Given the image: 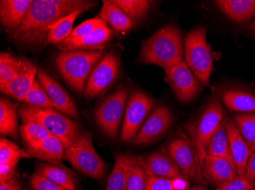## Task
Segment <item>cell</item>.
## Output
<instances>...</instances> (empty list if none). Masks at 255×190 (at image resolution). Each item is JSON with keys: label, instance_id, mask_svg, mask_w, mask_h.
<instances>
[{"label": "cell", "instance_id": "6da1fadb", "mask_svg": "<svg viewBox=\"0 0 255 190\" xmlns=\"http://www.w3.org/2000/svg\"><path fill=\"white\" fill-rule=\"evenodd\" d=\"M96 5L97 2L85 0H33L21 25L10 33L21 44L44 47L48 44V32L56 22L74 11H86Z\"/></svg>", "mask_w": 255, "mask_h": 190}, {"label": "cell", "instance_id": "7a4b0ae2", "mask_svg": "<svg viewBox=\"0 0 255 190\" xmlns=\"http://www.w3.org/2000/svg\"><path fill=\"white\" fill-rule=\"evenodd\" d=\"M184 44L181 31L176 25L160 28L143 41L139 60L143 63L159 65L164 69L184 60Z\"/></svg>", "mask_w": 255, "mask_h": 190}, {"label": "cell", "instance_id": "3957f363", "mask_svg": "<svg viewBox=\"0 0 255 190\" xmlns=\"http://www.w3.org/2000/svg\"><path fill=\"white\" fill-rule=\"evenodd\" d=\"M105 56L102 50L62 51L55 57V65L67 85L77 93L86 88L93 70Z\"/></svg>", "mask_w": 255, "mask_h": 190}, {"label": "cell", "instance_id": "277c9868", "mask_svg": "<svg viewBox=\"0 0 255 190\" xmlns=\"http://www.w3.org/2000/svg\"><path fill=\"white\" fill-rule=\"evenodd\" d=\"M18 113L22 122L35 121L44 126L51 135L61 140L65 150L82 133L77 123L54 108H37L28 104L21 106Z\"/></svg>", "mask_w": 255, "mask_h": 190}, {"label": "cell", "instance_id": "5b68a950", "mask_svg": "<svg viewBox=\"0 0 255 190\" xmlns=\"http://www.w3.org/2000/svg\"><path fill=\"white\" fill-rule=\"evenodd\" d=\"M206 26L192 29L185 38L184 60L202 85H210L213 71V56L206 39Z\"/></svg>", "mask_w": 255, "mask_h": 190}, {"label": "cell", "instance_id": "8992f818", "mask_svg": "<svg viewBox=\"0 0 255 190\" xmlns=\"http://www.w3.org/2000/svg\"><path fill=\"white\" fill-rule=\"evenodd\" d=\"M64 159L75 169L95 180H101L105 174L106 166L94 148L91 134H80L77 141L65 150Z\"/></svg>", "mask_w": 255, "mask_h": 190}, {"label": "cell", "instance_id": "52a82bcc", "mask_svg": "<svg viewBox=\"0 0 255 190\" xmlns=\"http://www.w3.org/2000/svg\"><path fill=\"white\" fill-rule=\"evenodd\" d=\"M167 151L187 179L193 180L200 184H206L202 174L203 160L190 137L180 132L169 141Z\"/></svg>", "mask_w": 255, "mask_h": 190}, {"label": "cell", "instance_id": "ba28073f", "mask_svg": "<svg viewBox=\"0 0 255 190\" xmlns=\"http://www.w3.org/2000/svg\"><path fill=\"white\" fill-rule=\"evenodd\" d=\"M226 112L216 95L209 101L198 120L193 125L189 126L190 138L194 141L200 158L204 161L206 147L218 127L224 121Z\"/></svg>", "mask_w": 255, "mask_h": 190}, {"label": "cell", "instance_id": "9c48e42d", "mask_svg": "<svg viewBox=\"0 0 255 190\" xmlns=\"http://www.w3.org/2000/svg\"><path fill=\"white\" fill-rule=\"evenodd\" d=\"M130 90L129 86L120 87L104 98L96 111L97 125L102 132L110 138H116L118 135Z\"/></svg>", "mask_w": 255, "mask_h": 190}, {"label": "cell", "instance_id": "30bf717a", "mask_svg": "<svg viewBox=\"0 0 255 190\" xmlns=\"http://www.w3.org/2000/svg\"><path fill=\"white\" fill-rule=\"evenodd\" d=\"M120 73V63L117 54H106L93 70L84 90V97L92 99L101 96L114 85Z\"/></svg>", "mask_w": 255, "mask_h": 190}, {"label": "cell", "instance_id": "8fae6325", "mask_svg": "<svg viewBox=\"0 0 255 190\" xmlns=\"http://www.w3.org/2000/svg\"><path fill=\"white\" fill-rule=\"evenodd\" d=\"M153 106L154 100L145 93L134 91L130 94L126 104L120 141L123 142L133 141Z\"/></svg>", "mask_w": 255, "mask_h": 190}, {"label": "cell", "instance_id": "7c38bea8", "mask_svg": "<svg viewBox=\"0 0 255 190\" xmlns=\"http://www.w3.org/2000/svg\"><path fill=\"white\" fill-rule=\"evenodd\" d=\"M169 85L182 102H189L196 98L202 84L183 60L180 63L164 69Z\"/></svg>", "mask_w": 255, "mask_h": 190}, {"label": "cell", "instance_id": "4fadbf2b", "mask_svg": "<svg viewBox=\"0 0 255 190\" xmlns=\"http://www.w3.org/2000/svg\"><path fill=\"white\" fill-rule=\"evenodd\" d=\"M173 122L170 110L164 105H159L147 119L141 129L133 139V144L144 145L164 135Z\"/></svg>", "mask_w": 255, "mask_h": 190}, {"label": "cell", "instance_id": "5bb4252c", "mask_svg": "<svg viewBox=\"0 0 255 190\" xmlns=\"http://www.w3.org/2000/svg\"><path fill=\"white\" fill-rule=\"evenodd\" d=\"M37 78L48 93L50 99L54 104L56 109L67 114L69 117L79 119L77 106L67 91L50 75L44 68H39Z\"/></svg>", "mask_w": 255, "mask_h": 190}, {"label": "cell", "instance_id": "9a60e30c", "mask_svg": "<svg viewBox=\"0 0 255 190\" xmlns=\"http://www.w3.org/2000/svg\"><path fill=\"white\" fill-rule=\"evenodd\" d=\"M113 31L108 25L101 27L95 31L84 34L82 36L68 37L62 42L55 45L61 51H76V50H103L107 47L113 37Z\"/></svg>", "mask_w": 255, "mask_h": 190}, {"label": "cell", "instance_id": "2e32d148", "mask_svg": "<svg viewBox=\"0 0 255 190\" xmlns=\"http://www.w3.org/2000/svg\"><path fill=\"white\" fill-rule=\"evenodd\" d=\"M138 157L149 176L165 177L168 179H187L182 174L167 149L154 151L147 157Z\"/></svg>", "mask_w": 255, "mask_h": 190}, {"label": "cell", "instance_id": "e0dca14e", "mask_svg": "<svg viewBox=\"0 0 255 190\" xmlns=\"http://www.w3.org/2000/svg\"><path fill=\"white\" fill-rule=\"evenodd\" d=\"M216 93L229 111L255 113V94L249 90L229 85L218 87Z\"/></svg>", "mask_w": 255, "mask_h": 190}, {"label": "cell", "instance_id": "ac0fdd59", "mask_svg": "<svg viewBox=\"0 0 255 190\" xmlns=\"http://www.w3.org/2000/svg\"><path fill=\"white\" fill-rule=\"evenodd\" d=\"M202 174L210 184L219 186L233 181L238 175L237 169L226 158L206 155Z\"/></svg>", "mask_w": 255, "mask_h": 190}, {"label": "cell", "instance_id": "d6986e66", "mask_svg": "<svg viewBox=\"0 0 255 190\" xmlns=\"http://www.w3.org/2000/svg\"><path fill=\"white\" fill-rule=\"evenodd\" d=\"M224 122L230 145L231 152L236 164L238 174L246 175L248 160L252 153L250 148L246 140L241 135L239 128L236 127L233 119L226 117Z\"/></svg>", "mask_w": 255, "mask_h": 190}, {"label": "cell", "instance_id": "ffe728a7", "mask_svg": "<svg viewBox=\"0 0 255 190\" xmlns=\"http://www.w3.org/2000/svg\"><path fill=\"white\" fill-rule=\"evenodd\" d=\"M26 151L31 157L47 161L52 165L61 166L65 148L61 140L51 135L35 145H27Z\"/></svg>", "mask_w": 255, "mask_h": 190}, {"label": "cell", "instance_id": "44dd1931", "mask_svg": "<svg viewBox=\"0 0 255 190\" xmlns=\"http://www.w3.org/2000/svg\"><path fill=\"white\" fill-rule=\"evenodd\" d=\"M32 2V0H1V24L10 31L16 29L28 13Z\"/></svg>", "mask_w": 255, "mask_h": 190}, {"label": "cell", "instance_id": "7402d4cb", "mask_svg": "<svg viewBox=\"0 0 255 190\" xmlns=\"http://www.w3.org/2000/svg\"><path fill=\"white\" fill-rule=\"evenodd\" d=\"M38 71L36 65L28 60L21 73L6 85L0 87L1 91L15 99L23 101L32 87Z\"/></svg>", "mask_w": 255, "mask_h": 190}, {"label": "cell", "instance_id": "603a6c76", "mask_svg": "<svg viewBox=\"0 0 255 190\" xmlns=\"http://www.w3.org/2000/svg\"><path fill=\"white\" fill-rule=\"evenodd\" d=\"M216 3L226 16L236 22H246L255 15V0H219Z\"/></svg>", "mask_w": 255, "mask_h": 190}, {"label": "cell", "instance_id": "cb8c5ba5", "mask_svg": "<svg viewBox=\"0 0 255 190\" xmlns=\"http://www.w3.org/2000/svg\"><path fill=\"white\" fill-rule=\"evenodd\" d=\"M115 158L114 168L105 190H126L128 174L136 156L130 154H119Z\"/></svg>", "mask_w": 255, "mask_h": 190}, {"label": "cell", "instance_id": "d4e9b609", "mask_svg": "<svg viewBox=\"0 0 255 190\" xmlns=\"http://www.w3.org/2000/svg\"><path fill=\"white\" fill-rule=\"evenodd\" d=\"M98 16L109 23L117 31H129L134 26V20L115 5L112 0H103V6Z\"/></svg>", "mask_w": 255, "mask_h": 190}, {"label": "cell", "instance_id": "484cf974", "mask_svg": "<svg viewBox=\"0 0 255 190\" xmlns=\"http://www.w3.org/2000/svg\"><path fill=\"white\" fill-rule=\"evenodd\" d=\"M206 155L223 158L230 161L236 168V164L233 160V154L231 152L230 145L226 131L224 121L218 127L216 132L210 138L206 147Z\"/></svg>", "mask_w": 255, "mask_h": 190}, {"label": "cell", "instance_id": "4316f807", "mask_svg": "<svg viewBox=\"0 0 255 190\" xmlns=\"http://www.w3.org/2000/svg\"><path fill=\"white\" fill-rule=\"evenodd\" d=\"M18 105L6 98L0 100V132L18 139Z\"/></svg>", "mask_w": 255, "mask_h": 190}, {"label": "cell", "instance_id": "83f0119b", "mask_svg": "<svg viewBox=\"0 0 255 190\" xmlns=\"http://www.w3.org/2000/svg\"><path fill=\"white\" fill-rule=\"evenodd\" d=\"M36 172L66 190H77L75 178L63 166L41 164L37 167Z\"/></svg>", "mask_w": 255, "mask_h": 190}, {"label": "cell", "instance_id": "f1b7e54d", "mask_svg": "<svg viewBox=\"0 0 255 190\" xmlns=\"http://www.w3.org/2000/svg\"><path fill=\"white\" fill-rule=\"evenodd\" d=\"M28 60L19 58L7 52L0 54V87L18 76L25 68Z\"/></svg>", "mask_w": 255, "mask_h": 190}, {"label": "cell", "instance_id": "f546056e", "mask_svg": "<svg viewBox=\"0 0 255 190\" xmlns=\"http://www.w3.org/2000/svg\"><path fill=\"white\" fill-rule=\"evenodd\" d=\"M83 12L85 11L83 10L74 11L56 22L48 32V44L57 45L68 38L72 32L73 25L76 18Z\"/></svg>", "mask_w": 255, "mask_h": 190}, {"label": "cell", "instance_id": "4dcf8cb0", "mask_svg": "<svg viewBox=\"0 0 255 190\" xmlns=\"http://www.w3.org/2000/svg\"><path fill=\"white\" fill-rule=\"evenodd\" d=\"M131 19L141 20L148 13L154 2L149 0H112Z\"/></svg>", "mask_w": 255, "mask_h": 190}, {"label": "cell", "instance_id": "1f68e13d", "mask_svg": "<svg viewBox=\"0 0 255 190\" xmlns=\"http://www.w3.org/2000/svg\"><path fill=\"white\" fill-rule=\"evenodd\" d=\"M251 152L255 151V113H240L233 119Z\"/></svg>", "mask_w": 255, "mask_h": 190}, {"label": "cell", "instance_id": "d6a6232c", "mask_svg": "<svg viewBox=\"0 0 255 190\" xmlns=\"http://www.w3.org/2000/svg\"><path fill=\"white\" fill-rule=\"evenodd\" d=\"M21 138L25 145H33L51 136V134L44 126L35 121H23L19 128Z\"/></svg>", "mask_w": 255, "mask_h": 190}, {"label": "cell", "instance_id": "836d02e7", "mask_svg": "<svg viewBox=\"0 0 255 190\" xmlns=\"http://www.w3.org/2000/svg\"><path fill=\"white\" fill-rule=\"evenodd\" d=\"M149 177L139 157L136 156L128 174L126 190H145Z\"/></svg>", "mask_w": 255, "mask_h": 190}, {"label": "cell", "instance_id": "e575fe53", "mask_svg": "<svg viewBox=\"0 0 255 190\" xmlns=\"http://www.w3.org/2000/svg\"><path fill=\"white\" fill-rule=\"evenodd\" d=\"M31 158L26 150L21 149L16 144L10 140L1 137L0 139V163L18 164L21 158Z\"/></svg>", "mask_w": 255, "mask_h": 190}, {"label": "cell", "instance_id": "d590c367", "mask_svg": "<svg viewBox=\"0 0 255 190\" xmlns=\"http://www.w3.org/2000/svg\"><path fill=\"white\" fill-rule=\"evenodd\" d=\"M23 102L37 108H55L54 104L48 96V93L46 92L38 78L34 80L31 90L25 99L23 100Z\"/></svg>", "mask_w": 255, "mask_h": 190}, {"label": "cell", "instance_id": "8d00e7d4", "mask_svg": "<svg viewBox=\"0 0 255 190\" xmlns=\"http://www.w3.org/2000/svg\"><path fill=\"white\" fill-rule=\"evenodd\" d=\"M216 190H255V181L246 174H238L233 181L219 186Z\"/></svg>", "mask_w": 255, "mask_h": 190}, {"label": "cell", "instance_id": "74e56055", "mask_svg": "<svg viewBox=\"0 0 255 190\" xmlns=\"http://www.w3.org/2000/svg\"><path fill=\"white\" fill-rule=\"evenodd\" d=\"M107 25V23L103 18L97 15L95 18H90V19L87 20V21H84V22L80 24L78 26L76 27L74 29H73L71 35L69 37L73 38V37L82 36L84 34L94 32L96 30Z\"/></svg>", "mask_w": 255, "mask_h": 190}, {"label": "cell", "instance_id": "f35d334b", "mask_svg": "<svg viewBox=\"0 0 255 190\" xmlns=\"http://www.w3.org/2000/svg\"><path fill=\"white\" fill-rule=\"evenodd\" d=\"M29 188L31 190H67L37 172L30 178Z\"/></svg>", "mask_w": 255, "mask_h": 190}, {"label": "cell", "instance_id": "ab89813d", "mask_svg": "<svg viewBox=\"0 0 255 190\" xmlns=\"http://www.w3.org/2000/svg\"><path fill=\"white\" fill-rule=\"evenodd\" d=\"M145 190H173L171 179L150 176Z\"/></svg>", "mask_w": 255, "mask_h": 190}, {"label": "cell", "instance_id": "60d3db41", "mask_svg": "<svg viewBox=\"0 0 255 190\" xmlns=\"http://www.w3.org/2000/svg\"><path fill=\"white\" fill-rule=\"evenodd\" d=\"M18 164L5 163L0 164V183L7 182L15 177Z\"/></svg>", "mask_w": 255, "mask_h": 190}, {"label": "cell", "instance_id": "b9f144b4", "mask_svg": "<svg viewBox=\"0 0 255 190\" xmlns=\"http://www.w3.org/2000/svg\"><path fill=\"white\" fill-rule=\"evenodd\" d=\"M246 175L255 181V151L251 153L247 166H246Z\"/></svg>", "mask_w": 255, "mask_h": 190}, {"label": "cell", "instance_id": "7bdbcfd3", "mask_svg": "<svg viewBox=\"0 0 255 190\" xmlns=\"http://www.w3.org/2000/svg\"><path fill=\"white\" fill-rule=\"evenodd\" d=\"M0 190H21V185L16 177L7 182L0 183Z\"/></svg>", "mask_w": 255, "mask_h": 190}, {"label": "cell", "instance_id": "ee69618b", "mask_svg": "<svg viewBox=\"0 0 255 190\" xmlns=\"http://www.w3.org/2000/svg\"><path fill=\"white\" fill-rule=\"evenodd\" d=\"M171 183L173 190H188L190 187L188 180L185 178L171 179Z\"/></svg>", "mask_w": 255, "mask_h": 190}, {"label": "cell", "instance_id": "f6af8a7d", "mask_svg": "<svg viewBox=\"0 0 255 190\" xmlns=\"http://www.w3.org/2000/svg\"><path fill=\"white\" fill-rule=\"evenodd\" d=\"M249 30L254 34L255 36V20L251 23V25H249Z\"/></svg>", "mask_w": 255, "mask_h": 190}, {"label": "cell", "instance_id": "bcb514c9", "mask_svg": "<svg viewBox=\"0 0 255 190\" xmlns=\"http://www.w3.org/2000/svg\"><path fill=\"white\" fill-rule=\"evenodd\" d=\"M190 190H207L202 187H193Z\"/></svg>", "mask_w": 255, "mask_h": 190}]
</instances>
